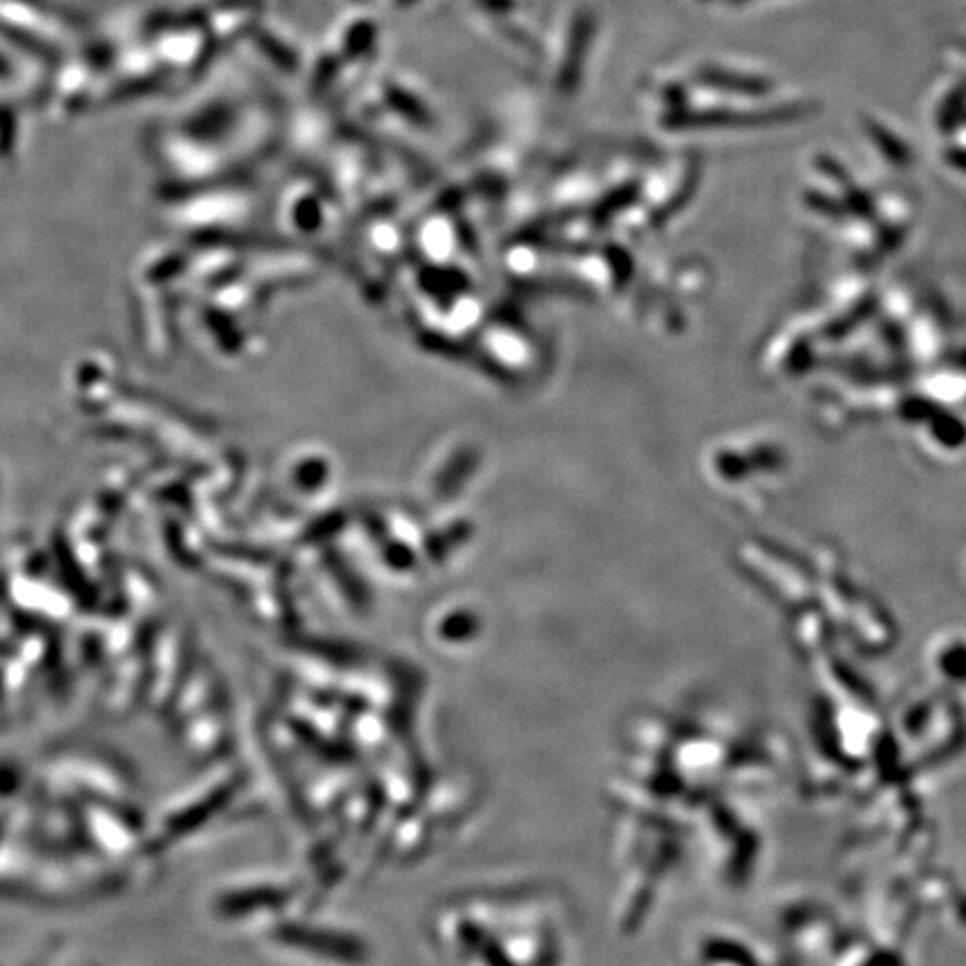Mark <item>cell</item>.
<instances>
[{"instance_id":"6da1fadb","label":"cell","mask_w":966,"mask_h":966,"mask_svg":"<svg viewBox=\"0 0 966 966\" xmlns=\"http://www.w3.org/2000/svg\"><path fill=\"white\" fill-rule=\"evenodd\" d=\"M806 113L804 106H781L774 108L769 113H758V115H732V113H680L678 117L671 119V124H684V126H716V124H767V121H781V119H793V117H802Z\"/></svg>"},{"instance_id":"7a4b0ae2","label":"cell","mask_w":966,"mask_h":966,"mask_svg":"<svg viewBox=\"0 0 966 966\" xmlns=\"http://www.w3.org/2000/svg\"><path fill=\"white\" fill-rule=\"evenodd\" d=\"M696 78L710 87H716V91L747 95V97H763L772 91V83L765 78L734 74V72H725V70H716V67H702L696 74Z\"/></svg>"},{"instance_id":"3957f363","label":"cell","mask_w":966,"mask_h":966,"mask_svg":"<svg viewBox=\"0 0 966 966\" xmlns=\"http://www.w3.org/2000/svg\"><path fill=\"white\" fill-rule=\"evenodd\" d=\"M730 3H747V0H730Z\"/></svg>"}]
</instances>
